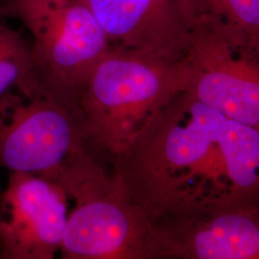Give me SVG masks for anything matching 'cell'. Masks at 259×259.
I'll return each mask as SVG.
<instances>
[{"label":"cell","instance_id":"7","mask_svg":"<svg viewBox=\"0 0 259 259\" xmlns=\"http://www.w3.org/2000/svg\"><path fill=\"white\" fill-rule=\"evenodd\" d=\"M65 190L45 178L10 172L0 194V259H53L67 222Z\"/></svg>","mask_w":259,"mask_h":259},{"label":"cell","instance_id":"10","mask_svg":"<svg viewBox=\"0 0 259 259\" xmlns=\"http://www.w3.org/2000/svg\"><path fill=\"white\" fill-rule=\"evenodd\" d=\"M192 22L221 28L235 40L259 51V0H185Z\"/></svg>","mask_w":259,"mask_h":259},{"label":"cell","instance_id":"2","mask_svg":"<svg viewBox=\"0 0 259 259\" xmlns=\"http://www.w3.org/2000/svg\"><path fill=\"white\" fill-rule=\"evenodd\" d=\"M186 59L111 46L90 75L74 113L93 151L111 161L159 109L185 91Z\"/></svg>","mask_w":259,"mask_h":259},{"label":"cell","instance_id":"4","mask_svg":"<svg viewBox=\"0 0 259 259\" xmlns=\"http://www.w3.org/2000/svg\"><path fill=\"white\" fill-rule=\"evenodd\" d=\"M31 32L32 57L45 93L74 112L94 67L111 48L91 11L79 0H13Z\"/></svg>","mask_w":259,"mask_h":259},{"label":"cell","instance_id":"11","mask_svg":"<svg viewBox=\"0 0 259 259\" xmlns=\"http://www.w3.org/2000/svg\"><path fill=\"white\" fill-rule=\"evenodd\" d=\"M13 92L46 93L35 73L31 45L0 17V101Z\"/></svg>","mask_w":259,"mask_h":259},{"label":"cell","instance_id":"8","mask_svg":"<svg viewBox=\"0 0 259 259\" xmlns=\"http://www.w3.org/2000/svg\"><path fill=\"white\" fill-rule=\"evenodd\" d=\"M149 259H259V204L152 223Z\"/></svg>","mask_w":259,"mask_h":259},{"label":"cell","instance_id":"12","mask_svg":"<svg viewBox=\"0 0 259 259\" xmlns=\"http://www.w3.org/2000/svg\"><path fill=\"white\" fill-rule=\"evenodd\" d=\"M16 17V11L13 0H0V17Z\"/></svg>","mask_w":259,"mask_h":259},{"label":"cell","instance_id":"3","mask_svg":"<svg viewBox=\"0 0 259 259\" xmlns=\"http://www.w3.org/2000/svg\"><path fill=\"white\" fill-rule=\"evenodd\" d=\"M60 186L75 202L61 252L66 259H149L152 222L124 193L111 164L91 157Z\"/></svg>","mask_w":259,"mask_h":259},{"label":"cell","instance_id":"6","mask_svg":"<svg viewBox=\"0 0 259 259\" xmlns=\"http://www.w3.org/2000/svg\"><path fill=\"white\" fill-rule=\"evenodd\" d=\"M185 89L224 115L259 130V52L205 21L192 23Z\"/></svg>","mask_w":259,"mask_h":259},{"label":"cell","instance_id":"5","mask_svg":"<svg viewBox=\"0 0 259 259\" xmlns=\"http://www.w3.org/2000/svg\"><path fill=\"white\" fill-rule=\"evenodd\" d=\"M92 154L74 112L53 96L13 92L0 101V169L56 184Z\"/></svg>","mask_w":259,"mask_h":259},{"label":"cell","instance_id":"9","mask_svg":"<svg viewBox=\"0 0 259 259\" xmlns=\"http://www.w3.org/2000/svg\"><path fill=\"white\" fill-rule=\"evenodd\" d=\"M111 46L171 59L185 58L191 20L185 0H79Z\"/></svg>","mask_w":259,"mask_h":259},{"label":"cell","instance_id":"1","mask_svg":"<svg viewBox=\"0 0 259 259\" xmlns=\"http://www.w3.org/2000/svg\"><path fill=\"white\" fill-rule=\"evenodd\" d=\"M111 165L124 193L152 223L259 204V130L185 90L151 117Z\"/></svg>","mask_w":259,"mask_h":259},{"label":"cell","instance_id":"13","mask_svg":"<svg viewBox=\"0 0 259 259\" xmlns=\"http://www.w3.org/2000/svg\"><path fill=\"white\" fill-rule=\"evenodd\" d=\"M0 194H1V192H0Z\"/></svg>","mask_w":259,"mask_h":259}]
</instances>
